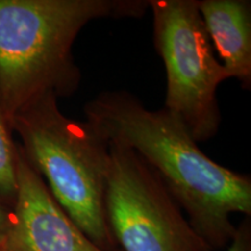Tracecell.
I'll list each match as a JSON object with an SVG mask.
<instances>
[{"mask_svg":"<svg viewBox=\"0 0 251 251\" xmlns=\"http://www.w3.org/2000/svg\"><path fill=\"white\" fill-rule=\"evenodd\" d=\"M18 192L4 251H105L78 228L18 146Z\"/></svg>","mask_w":251,"mask_h":251,"instance_id":"6","label":"cell"},{"mask_svg":"<svg viewBox=\"0 0 251 251\" xmlns=\"http://www.w3.org/2000/svg\"><path fill=\"white\" fill-rule=\"evenodd\" d=\"M12 220V207L0 201V251H4Z\"/></svg>","mask_w":251,"mask_h":251,"instance_id":"10","label":"cell"},{"mask_svg":"<svg viewBox=\"0 0 251 251\" xmlns=\"http://www.w3.org/2000/svg\"><path fill=\"white\" fill-rule=\"evenodd\" d=\"M220 251H251V226L249 219H244L241 222L231 242L225 250Z\"/></svg>","mask_w":251,"mask_h":251,"instance_id":"9","label":"cell"},{"mask_svg":"<svg viewBox=\"0 0 251 251\" xmlns=\"http://www.w3.org/2000/svg\"><path fill=\"white\" fill-rule=\"evenodd\" d=\"M108 152L105 211L115 243L125 251H214L136 152L114 143Z\"/></svg>","mask_w":251,"mask_h":251,"instance_id":"5","label":"cell"},{"mask_svg":"<svg viewBox=\"0 0 251 251\" xmlns=\"http://www.w3.org/2000/svg\"><path fill=\"white\" fill-rule=\"evenodd\" d=\"M86 122L107 143L127 147L168 188L213 250L231 242V215H251V179L209 158L186 128L163 107L150 111L124 90L103 91L85 103Z\"/></svg>","mask_w":251,"mask_h":251,"instance_id":"1","label":"cell"},{"mask_svg":"<svg viewBox=\"0 0 251 251\" xmlns=\"http://www.w3.org/2000/svg\"><path fill=\"white\" fill-rule=\"evenodd\" d=\"M153 46L166 70L164 108L196 142L218 134L216 92L231 78L216 59L199 11V0H149Z\"/></svg>","mask_w":251,"mask_h":251,"instance_id":"4","label":"cell"},{"mask_svg":"<svg viewBox=\"0 0 251 251\" xmlns=\"http://www.w3.org/2000/svg\"><path fill=\"white\" fill-rule=\"evenodd\" d=\"M57 100L54 94L39 99L18 113L9 128L69 218L100 249L115 251L105 211L108 143L86 121L63 114Z\"/></svg>","mask_w":251,"mask_h":251,"instance_id":"3","label":"cell"},{"mask_svg":"<svg viewBox=\"0 0 251 251\" xmlns=\"http://www.w3.org/2000/svg\"><path fill=\"white\" fill-rule=\"evenodd\" d=\"M18 146L0 111V201L13 206L18 192Z\"/></svg>","mask_w":251,"mask_h":251,"instance_id":"8","label":"cell"},{"mask_svg":"<svg viewBox=\"0 0 251 251\" xmlns=\"http://www.w3.org/2000/svg\"><path fill=\"white\" fill-rule=\"evenodd\" d=\"M148 9L149 0H0V111L8 126L43 97L79 89L72 47L87 24Z\"/></svg>","mask_w":251,"mask_h":251,"instance_id":"2","label":"cell"},{"mask_svg":"<svg viewBox=\"0 0 251 251\" xmlns=\"http://www.w3.org/2000/svg\"><path fill=\"white\" fill-rule=\"evenodd\" d=\"M199 11L213 48L231 78L251 85V2L199 0Z\"/></svg>","mask_w":251,"mask_h":251,"instance_id":"7","label":"cell"}]
</instances>
